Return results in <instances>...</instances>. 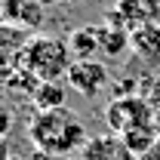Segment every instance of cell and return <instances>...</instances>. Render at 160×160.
<instances>
[{"label":"cell","mask_w":160,"mask_h":160,"mask_svg":"<svg viewBox=\"0 0 160 160\" xmlns=\"http://www.w3.org/2000/svg\"><path fill=\"white\" fill-rule=\"evenodd\" d=\"M108 83V68L102 65V62H74L71 68H68V86L80 92V96H99V89Z\"/></svg>","instance_id":"5b68a950"},{"label":"cell","mask_w":160,"mask_h":160,"mask_svg":"<svg viewBox=\"0 0 160 160\" xmlns=\"http://www.w3.org/2000/svg\"><path fill=\"white\" fill-rule=\"evenodd\" d=\"M0 160H9V142H6V136H0Z\"/></svg>","instance_id":"2e32d148"},{"label":"cell","mask_w":160,"mask_h":160,"mask_svg":"<svg viewBox=\"0 0 160 160\" xmlns=\"http://www.w3.org/2000/svg\"><path fill=\"white\" fill-rule=\"evenodd\" d=\"M132 46L148 62H160V25L154 22V25H145L139 31H132Z\"/></svg>","instance_id":"8fae6325"},{"label":"cell","mask_w":160,"mask_h":160,"mask_svg":"<svg viewBox=\"0 0 160 160\" xmlns=\"http://www.w3.org/2000/svg\"><path fill=\"white\" fill-rule=\"evenodd\" d=\"M65 3H80V0H65Z\"/></svg>","instance_id":"ac0fdd59"},{"label":"cell","mask_w":160,"mask_h":160,"mask_svg":"<svg viewBox=\"0 0 160 160\" xmlns=\"http://www.w3.org/2000/svg\"><path fill=\"white\" fill-rule=\"evenodd\" d=\"M9 129H12V114L0 108V136H9Z\"/></svg>","instance_id":"5bb4252c"},{"label":"cell","mask_w":160,"mask_h":160,"mask_svg":"<svg viewBox=\"0 0 160 160\" xmlns=\"http://www.w3.org/2000/svg\"><path fill=\"white\" fill-rule=\"evenodd\" d=\"M68 49H71L74 62H86V59H92V56L99 52V31H96V25L74 28V31L68 34Z\"/></svg>","instance_id":"30bf717a"},{"label":"cell","mask_w":160,"mask_h":160,"mask_svg":"<svg viewBox=\"0 0 160 160\" xmlns=\"http://www.w3.org/2000/svg\"><path fill=\"white\" fill-rule=\"evenodd\" d=\"M0 25H3V9H0Z\"/></svg>","instance_id":"d6986e66"},{"label":"cell","mask_w":160,"mask_h":160,"mask_svg":"<svg viewBox=\"0 0 160 160\" xmlns=\"http://www.w3.org/2000/svg\"><path fill=\"white\" fill-rule=\"evenodd\" d=\"M28 139L43 154H71L74 148L86 145V129L74 111L52 108L34 114V120L28 123Z\"/></svg>","instance_id":"6da1fadb"},{"label":"cell","mask_w":160,"mask_h":160,"mask_svg":"<svg viewBox=\"0 0 160 160\" xmlns=\"http://www.w3.org/2000/svg\"><path fill=\"white\" fill-rule=\"evenodd\" d=\"M0 9H3V22H12V25H19L25 31H34L43 25V3L40 0H6V3H0Z\"/></svg>","instance_id":"ba28073f"},{"label":"cell","mask_w":160,"mask_h":160,"mask_svg":"<svg viewBox=\"0 0 160 160\" xmlns=\"http://www.w3.org/2000/svg\"><path fill=\"white\" fill-rule=\"evenodd\" d=\"M0 3H6V0H0Z\"/></svg>","instance_id":"ffe728a7"},{"label":"cell","mask_w":160,"mask_h":160,"mask_svg":"<svg viewBox=\"0 0 160 160\" xmlns=\"http://www.w3.org/2000/svg\"><path fill=\"white\" fill-rule=\"evenodd\" d=\"M80 160H139V157L126 148V142L120 136L108 132V136H96L86 142L80 151Z\"/></svg>","instance_id":"8992f818"},{"label":"cell","mask_w":160,"mask_h":160,"mask_svg":"<svg viewBox=\"0 0 160 160\" xmlns=\"http://www.w3.org/2000/svg\"><path fill=\"white\" fill-rule=\"evenodd\" d=\"M120 139L126 142V148L136 154V157H142V154H148L151 148H154V142L160 139L157 126H142V129H132V132H126V136H120Z\"/></svg>","instance_id":"4fadbf2b"},{"label":"cell","mask_w":160,"mask_h":160,"mask_svg":"<svg viewBox=\"0 0 160 160\" xmlns=\"http://www.w3.org/2000/svg\"><path fill=\"white\" fill-rule=\"evenodd\" d=\"M71 65H74V56L68 49V40L46 37V34L31 37L25 52H22V59H19V68L31 71L40 83H52L59 77H68Z\"/></svg>","instance_id":"7a4b0ae2"},{"label":"cell","mask_w":160,"mask_h":160,"mask_svg":"<svg viewBox=\"0 0 160 160\" xmlns=\"http://www.w3.org/2000/svg\"><path fill=\"white\" fill-rule=\"evenodd\" d=\"M160 19L157 0H117V6L105 16L108 25H123L126 31H139L145 25H154Z\"/></svg>","instance_id":"277c9868"},{"label":"cell","mask_w":160,"mask_h":160,"mask_svg":"<svg viewBox=\"0 0 160 160\" xmlns=\"http://www.w3.org/2000/svg\"><path fill=\"white\" fill-rule=\"evenodd\" d=\"M105 123L114 136H126L142 126H154V111L145 96H120L105 108Z\"/></svg>","instance_id":"3957f363"},{"label":"cell","mask_w":160,"mask_h":160,"mask_svg":"<svg viewBox=\"0 0 160 160\" xmlns=\"http://www.w3.org/2000/svg\"><path fill=\"white\" fill-rule=\"evenodd\" d=\"M139 160H160V139L154 142V148H151V151H148V154H142Z\"/></svg>","instance_id":"9a60e30c"},{"label":"cell","mask_w":160,"mask_h":160,"mask_svg":"<svg viewBox=\"0 0 160 160\" xmlns=\"http://www.w3.org/2000/svg\"><path fill=\"white\" fill-rule=\"evenodd\" d=\"M43 6H56V3H65V0H40Z\"/></svg>","instance_id":"e0dca14e"},{"label":"cell","mask_w":160,"mask_h":160,"mask_svg":"<svg viewBox=\"0 0 160 160\" xmlns=\"http://www.w3.org/2000/svg\"><path fill=\"white\" fill-rule=\"evenodd\" d=\"M31 99L37 105V111H52V108H65V86L59 80L52 83H40L37 89L31 92Z\"/></svg>","instance_id":"7c38bea8"},{"label":"cell","mask_w":160,"mask_h":160,"mask_svg":"<svg viewBox=\"0 0 160 160\" xmlns=\"http://www.w3.org/2000/svg\"><path fill=\"white\" fill-rule=\"evenodd\" d=\"M28 31L12 25V22H3L0 25V71H9V68H19V59L28 46Z\"/></svg>","instance_id":"52a82bcc"},{"label":"cell","mask_w":160,"mask_h":160,"mask_svg":"<svg viewBox=\"0 0 160 160\" xmlns=\"http://www.w3.org/2000/svg\"><path fill=\"white\" fill-rule=\"evenodd\" d=\"M96 31H99V49L105 56H111V59H117L123 56V49L132 43V31H126L123 25H96Z\"/></svg>","instance_id":"9c48e42d"}]
</instances>
